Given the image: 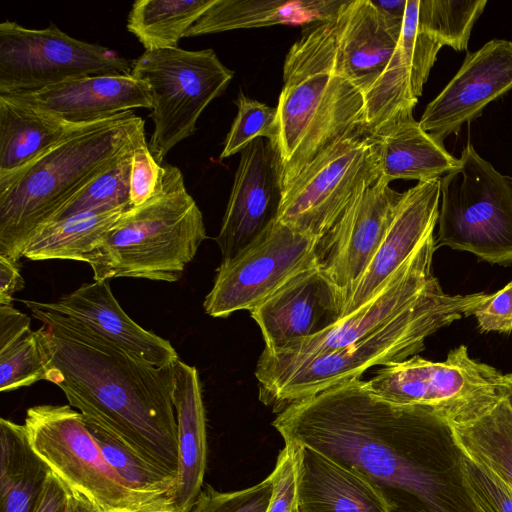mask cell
I'll list each match as a JSON object with an SVG mask.
<instances>
[{
    "label": "cell",
    "mask_w": 512,
    "mask_h": 512,
    "mask_svg": "<svg viewBox=\"0 0 512 512\" xmlns=\"http://www.w3.org/2000/svg\"><path fill=\"white\" fill-rule=\"evenodd\" d=\"M272 425L285 443L308 446L363 477L388 512H479L465 454L451 424L352 380L296 401Z\"/></svg>",
    "instance_id": "6da1fadb"
},
{
    "label": "cell",
    "mask_w": 512,
    "mask_h": 512,
    "mask_svg": "<svg viewBox=\"0 0 512 512\" xmlns=\"http://www.w3.org/2000/svg\"><path fill=\"white\" fill-rule=\"evenodd\" d=\"M42 322L36 331L44 380L71 407L129 448L177 476L172 367H156L85 324L22 300Z\"/></svg>",
    "instance_id": "7a4b0ae2"
},
{
    "label": "cell",
    "mask_w": 512,
    "mask_h": 512,
    "mask_svg": "<svg viewBox=\"0 0 512 512\" xmlns=\"http://www.w3.org/2000/svg\"><path fill=\"white\" fill-rule=\"evenodd\" d=\"M273 144L283 191L320 153L363 129L364 99L336 65L334 18L304 28L283 66Z\"/></svg>",
    "instance_id": "3957f363"
},
{
    "label": "cell",
    "mask_w": 512,
    "mask_h": 512,
    "mask_svg": "<svg viewBox=\"0 0 512 512\" xmlns=\"http://www.w3.org/2000/svg\"><path fill=\"white\" fill-rule=\"evenodd\" d=\"M487 295H450L439 284L410 308L351 345L285 360L260 356L255 370L259 399L279 413L296 401L358 380L371 367L417 355L425 349L428 336L473 315Z\"/></svg>",
    "instance_id": "277c9868"
},
{
    "label": "cell",
    "mask_w": 512,
    "mask_h": 512,
    "mask_svg": "<svg viewBox=\"0 0 512 512\" xmlns=\"http://www.w3.org/2000/svg\"><path fill=\"white\" fill-rule=\"evenodd\" d=\"M143 140L144 120L127 111L74 126L29 164L0 178V255L18 262L32 235L62 204Z\"/></svg>",
    "instance_id": "5b68a950"
},
{
    "label": "cell",
    "mask_w": 512,
    "mask_h": 512,
    "mask_svg": "<svg viewBox=\"0 0 512 512\" xmlns=\"http://www.w3.org/2000/svg\"><path fill=\"white\" fill-rule=\"evenodd\" d=\"M206 237L202 212L182 172L166 164L155 195L127 209L86 263L94 281L126 277L175 282Z\"/></svg>",
    "instance_id": "8992f818"
},
{
    "label": "cell",
    "mask_w": 512,
    "mask_h": 512,
    "mask_svg": "<svg viewBox=\"0 0 512 512\" xmlns=\"http://www.w3.org/2000/svg\"><path fill=\"white\" fill-rule=\"evenodd\" d=\"M436 248L466 251L490 264L512 263V178L468 143L440 178Z\"/></svg>",
    "instance_id": "52a82bcc"
},
{
    "label": "cell",
    "mask_w": 512,
    "mask_h": 512,
    "mask_svg": "<svg viewBox=\"0 0 512 512\" xmlns=\"http://www.w3.org/2000/svg\"><path fill=\"white\" fill-rule=\"evenodd\" d=\"M366 383L387 401L424 407L450 424L480 416L503 399L509 387L506 374L472 359L465 345L451 349L442 362L414 355L383 366Z\"/></svg>",
    "instance_id": "ba28073f"
},
{
    "label": "cell",
    "mask_w": 512,
    "mask_h": 512,
    "mask_svg": "<svg viewBox=\"0 0 512 512\" xmlns=\"http://www.w3.org/2000/svg\"><path fill=\"white\" fill-rule=\"evenodd\" d=\"M31 446L51 471L100 512H171L131 490L105 459L85 417L68 405L27 409Z\"/></svg>",
    "instance_id": "9c48e42d"
},
{
    "label": "cell",
    "mask_w": 512,
    "mask_h": 512,
    "mask_svg": "<svg viewBox=\"0 0 512 512\" xmlns=\"http://www.w3.org/2000/svg\"><path fill=\"white\" fill-rule=\"evenodd\" d=\"M131 76L150 90L154 130L149 148L160 164L174 146L195 133L200 115L224 92L234 72L213 49L177 46L145 50L133 61Z\"/></svg>",
    "instance_id": "30bf717a"
},
{
    "label": "cell",
    "mask_w": 512,
    "mask_h": 512,
    "mask_svg": "<svg viewBox=\"0 0 512 512\" xmlns=\"http://www.w3.org/2000/svg\"><path fill=\"white\" fill-rule=\"evenodd\" d=\"M379 178L377 140L358 129L320 153L283 191L277 220L320 240Z\"/></svg>",
    "instance_id": "8fae6325"
},
{
    "label": "cell",
    "mask_w": 512,
    "mask_h": 512,
    "mask_svg": "<svg viewBox=\"0 0 512 512\" xmlns=\"http://www.w3.org/2000/svg\"><path fill=\"white\" fill-rule=\"evenodd\" d=\"M133 61L72 38L56 25L29 29L0 23V95L35 92L95 75H131Z\"/></svg>",
    "instance_id": "7c38bea8"
},
{
    "label": "cell",
    "mask_w": 512,
    "mask_h": 512,
    "mask_svg": "<svg viewBox=\"0 0 512 512\" xmlns=\"http://www.w3.org/2000/svg\"><path fill=\"white\" fill-rule=\"evenodd\" d=\"M319 240L277 219L236 256L222 260L205 312L225 318L261 304L301 271L318 265Z\"/></svg>",
    "instance_id": "4fadbf2b"
},
{
    "label": "cell",
    "mask_w": 512,
    "mask_h": 512,
    "mask_svg": "<svg viewBox=\"0 0 512 512\" xmlns=\"http://www.w3.org/2000/svg\"><path fill=\"white\" fill-rule=\"evenodd\" d=\"M402 195L378 179L319 240L318 267L342 291L345 306L384 239Z\"/></svg>",
    "instance_id": "5bb4252c"
},
{
    "label": "cell",
    "mask_w": 512,
    "mask_h": 512,
    "mask_svg": "<svg viewBox=\"0 0 512 512\" xmlns=\"http://www.w3.org/2000/svg\"><path fill=\"white\" fill-rule=\"evenodd\" d=\"M283 196L282 172L276 146L258 138L240 152V162L215 238L222 260L251 244L278 217Z\"/></svg>",
    "instance_id": "9a60e30c"
},
{
    "label": "cell",
    "mask_w": 512,
    "mask_h": 512,
    "mask_svg": "<svg viewBox=\"0 0 512 512\" xmlns=\"http://www.w3.org/2000/svg\"><path fill=\"white\" fill-rule=\"evenodd\" d=\"M511 89L512 41L492 39L467 52L453 78L426 106L420 126L443 143Z\"/></svg>",
    "instance_id": "2e32d148"
},
{
    "label": "cell",
    "mask_w": 512,
    "mask_h": 512,
    "mask_svg": "<svg viewBox=\"0 0 512 512\" xmlns=\"http://www.w3.org/2000/svg\"><path fill=\"white\" fill-rule=\"evenodd\" d=\"M342 291L315 265L291 278L250 315L258 324L265 349L317 335L343 318Z\"/></svg>",
    "instance_id": "e0dca14e"
},
{
    "label": "cell",
    "mask_w": 512,
    "mask_h": 512,
    "mask_svg": "<svg viewBox=\"0 0 512 512\" xmlns=\"http://www.w3.org/2000/svg\"><path fill=\"white\" fill-rule=\"evenodd\" d=\"M418 3L419 0H407L397 46L379 79L363 96V130L369 135L399 118L413 115L437 54L443 47L419 29Z\"/></svg>",
    "instance_id": "ac0fdd59"
},
{
    "label": "cell",
    "mask_w": 512,
    "mask_h": 512,
    "mask_svg": "<svg viewBox=\"0 0 512 512\" xmlns=\"http://www.w3.org/2000/svg\"><path fill=\"white\" fill-rule=\"evenodd\" d=\"M440 204V179L418 182L403 192L393 220L363 273L343 317L373 299L424 239L434 232Z\"/></svg>",
    "instance_id": "d6986e66"
},
{
    "label": "cell",
    "mask_w": 512,
    "mask_h": 512,
    "mask_svg": "<svg viewBox=\"0 0 512 512\" xmlns=\"http://www.w3.org/2000/svg\"><path fill=\"white\" fill-rule=\"evenodd\" d=\"M338 72L364 96L385 70L399 41L403 19L371 0H348L335 17Z\"/></svg>",
    "instance_id": "ffe728a7"
},
{
    "label": "cell",
    "mask_w": 512,
    "mask_h": 512,
    "mask_svg": "<svg viewBox=\"0 0 512 512\" xmlns=\"http://www.w3.org/2000/svg\"><path fill=\"white\" fill-rule=\"evenodd\" d=\"M70 125L98 122L135 108H152L147 83L131 75H95L45 89L6 95Z\"/></svg>",
    "instance_id": "44dd1931"
},
{
    "label": "cell",
    "mask_w": 512,
    "mask_h": 512,
    "mask_svg": "<svg viewBox=\"0 0 512 512\" xmlns=\"http://www.w3.org/2000/svg\"><path fill=\"white\" fill-rule=\"evenodd\" d=\"M36 304L85 324L156 367H171L179 360L168 340L145 330L124 312L111 291L109 280L84 283L55 302Z\"/></svg>",
    "instance_id": "7402d4cb"
},
{
    "label": "cell",
    "mask_w": 512,
    "mask_h": 512,
    "mask_svg": "<svg viewBox=\"0 0 512 512\" xmlns=\"http://www.w3.org/2000/svg\"><path fill=\"white\" fill-rule=\"evenodd\" d=\"M172 370L178 440V470L172 500L174 512H189L203 489L207 463L206 415L196 367L179 359Z\"/></svg>",
    "instance_id": "603a6c76"
},
{
    "label": "cell",
    "mask_w": 512,
    "mask_h": 512,
    "mask_svg": "<svg viewBox=\"0 0 512 512\" xmlns=\"http://www.w3.org/2000/svg\"><path fill=\"white\" fill-rule=\"evenodd\" d=\"M292 445L299 512H388L363 477L308 446Z\"/></svg>",
    "instance_id": "cb8c5ba5"
},
{
    "label": "cell",
    "mask_w": 512,
    "mask_h": 512,
    "mask_svg": "<svg viewBox=\"0 0 512 512\" xmlns=\"http://www.w3.org/2000/svg\"><path fill=\"white\" fill-rule=\"evenodd\" d=\"M371 136L377 140L379 179L388 184L396 179H440L459 164V158L424 131L413 115L399 118Z\"/></svg>",
    "instance_id": "d4e9b609"
},
{
    "label": "cell",
    "mask_w": 512,
    "mask_h": 512,
    "mask_svg": "<svg viewBox=\"0 0 512 512\" xmlns=\"http://www.w3.org/2000/svg\"><path fill=\"white\" fill-rule=\"evenodd\" d=\"M343 2L341 0H216L186 31L184 37L279 24L308 26L333 19Z\"/></svg>",
    "instance_id": "484cf974"
},
{
    "label": "cell",
    "mask_w": 512,
    "mask_h": 512,
    "mask_svg": "<svg viewBox=\"0 0 512 512\" xmlns=\"http://www.w3.org/2000/svg\"><path fill=\"white\" fill-rule=\"evenodd\" d=\"M51 469L30 444L26 428L0 419V512H35Z\"/></svg>",
    "instance_id": "4316f807"
},
{
    "label": "cell",
    "mask_w": 512,
    "mask_h": 512,
    "mask_svg": "<svg viewBox=\"0 0 512 512\" xmlns=\"http://www.w3.org/2000/svg\"><path fill=\"white\" fill-rule=\"evenodd\" d=\"M73 127L53 115L0 95V178L29 164Z\"/></svg>",
    "instance_id": "83f0119b"
},
{
    "label": "cell",
    "mask_w": 512,
    "mask_h": 512,
    "mask_svg": "<svg viewBox=\"0 0 512 512\" xmlns=\"http://www.w3.org/2000/svg\"><path fill=\"white\" fill-rule=\"evenodd\" d=\"M130 207L77 214L40 227L29 239L22 257L32 261L86 262L106 233Z\"/></svg>",
    "instance_id": "f1b7e54d"
},
{
    "label": "cell",
    "mask_w": 512,
    "mask_h": 512,
    "mask_svg": "<svg viewBox=\"0 0 512 512\" xmlns=\"http://www.w3.org/2000/svg\"><path fill=\"white\" fill-rule=\"evenodd\" d=\"M451 426L464 454L512 489V407L506 396L475 419Z\"/></svg>",
    "instance_id": "f546056e"
},
{
    "label": "cell",
    "mask_w": 512,
    "mask_h": 512,
    "mask_svg": "<svg viewBox=\"0 0 512 512\" xmlns=\"http://www.w3.org/2000/svg\"><path fill=\"white\" fill-rule=\"evenodd\" d=\"M216 0H137L127 29L145 50L177 47L186 31Z\"/></svg>",
    "instance_id": "4dcf8cb0"
},
{
    "label": "cell",
    "mask_w": 512,
    "mask_h": 512,
    "mask_svg": "<svg viewBox=\"0 0 512 512\" xmlns=\"http://www.w3.org/2000/svg\"><path fill=\"white\" fill-rule=\"evenodd\" d=\"M86 422L105 459L124 483L134 492L174 512L172 497L176 475L144 458L100 426L87 419Z\"/></svg>",
    "instance_id": "1f68e13d"
},
{
    "label": "cell",
    "mask_w": 512,
    "mask_h": 512,
    "mask_svg": "<svg viewBox=\"0 0 512 512\" xmlns=\"http://www.w3.org/2000/svg\"><path fill=\"white\" fill-rule=\"evenodd\" d=\"M140 143L126 150L106 169L81 187L53 213L44 225L77 214L130 207L132 156Z\"/></svg>",
    "instance_id": "d6a6232c"
},
{
    "label": "cell",
    "mask_w": 512,
    "mask_h": 512,
    "mask_svg": "<svg viewBox=\"0 0 512 512\" xmlns=\"http://www.w3.org/2000/svg\"><path fill=\"white\" fill-rule=\"evenodd\" d=\"M486 5V0H419L417 24L442 46L467 51L472 28Z\"/></svg>",
    "instance_id": "836d02e7"
},
{
    "label": "cell",
    "mask_w": 512,
    "mask_h": 512,
    "mask_svg": "<svg viewBox=\"0 0 512 512\" xmlns=\"http://www.w3.org/2000/svg\"><path fill=\"white\" fill-rule=\"evenodd\" d=\"M237 115L226 136L220 159L241 152L258 138L275 141L277 129V107L268 106L242 92L236 100Z\"/></svg>",
    "instance_id": "e575fe53"
},
{
    "label": "cell",
    "mask_w": 512,
    "mask_h": 512,
    "mask_svg": "<svg viewBox=\"0 0 512 512\" xmlns=\"http://www.w3.org/2000/svg\"><path fill=\"white\" fill-rule=\"evenodd\" d=\"M45 366L36 331L0 348V390L10 392L44 380Z\"/></svg>",
    "instance_id": "d590c367"
},
{
    "label": "cell",
    "mask_w": 512,
    "mask_h": 512,
    "mask_svg": "<svg viewBox=\"0 0 512 512\" xmlns=\"http://www.w3.org/2000/svg\"><path fill=\"white\" fill-rule=\"evenodd\" d=\"M273 492V476L258 484L231 492L206 485L189 512H267Z\"/></svg>",
    "instance_id": "8d00e7d4"
},
{
    "label": "cell",
    "mask_w": 512,
    "mask_h": 512,
    "mask_svg": "<svg viewBox=\"0 0 512 512\" xmlns=\"http://www.w3.org/2000/svg\"><path fill=\"white\" fill-rule=\"evenodd\" d=\"M465 479L479 512H512V489L488 468L465 455Z\"/></svg>",
    "instance_id": "74e56055"
},
{
    "label": "cell",
    "mask_w": 512,
    "mask_h": 512,
    "mask_svg": "<svg viewBox=\"0 0 512 512\" xmlns=\"http://www.w3.org/2000/svg\"><path fill=\"white\" fill-rule=\"evenodd\" d=\"M163 166L152 155L146 140L134 150L130 174V207L151 199L161 184Z\"/></svg>",
    "instance_id": "f35d334b"
},
{
    "label": "cell",
    "mask_w": 512,
    "mask_h": 512,
    "mask_svg": "<svg viewBox=\"0 0 512 512\" xmlns=\"http://www.w3.org/2000/svg\"><path fill=\"white\" fill-rule=\"evenodd\" d=\"M271 474L273 492L267 512H299L294 445L285 444Z\"/></svg>",
    "instance_id": "ab89813d"
},
{
    "label": "cell",
    "mask_w": 512,
    "mask_h": 512,
    "mask_svg": "<svg viewBox=\"0 0 512 512\" xmlns=\"http://www.w3.org/2000/svg\"><path fill=\"white\" fill-rule=\"evenodd\" d=\"M473 315L482 332H512V281L497 292L488 294Z\"/></svg>",
    "instance_id": "60d3db41"
},
{
    "label": "cell",
    "mask_w": 512,
    "mask_h": 512,
    "mask_svg": "<svg viewBox=\"0 0 512 512\" xmlns=\"http://www.w3.org/2000/svg\"><path fill=\"white\" fill-rule=\"evenodd\" d=\"M71 488L51 471L35 512H68Z\"/></svg>",
    "instance_id": "b9f144b4"
},
{
    "label": "cell",
    "mask_w": 512,
    "mask_h": 512,
    "mask_svg": "<svg viewBox=\"0 0 512 512\" xmlns=\"http://www.w3.org/2000/svg\"><path fill=\"white\" fill-rule=\"evenodd\" d=\"M30 317L12 307L0 305V348L30 331Z\"/></svg>",
    "instance_id": "7bdbcfd3"
},
{
    "label": "cell",
    "mask_w": 512,
    "mask_h": 512,
    "mask_svg": "<svg viewBox=\"0 0 512 512\" xmlns=\"http://www.w3.org/2000/svg\"><path fill=\"white\" fill-rule=\"evenodd\" d=\"M24 284L18 262L0 255V305H11L13 295Z\"/></svg>",
    "instance_id": "ee69618b"
},
{
    "label": "cell",
    "mask_w": 512,
    "mask_h": 512,
    "mask_svg": "<svg viewBox=\"0 0 512 512\" xmlns=\"http://www.w3.org/2000/svg\"><path fill=\"white\" fill-rule=\"evenodd\" d=\"M371 1L376 7H378L383 12H385L395 18L404 19L407 0H392V1L371 0Z\"/></svg>",
    "instance_id": "f6af8a7d"
},
{
    "label": "cell",
    "mask_w": 512,
    "mask_h": 512,
    "mask_svg": "<svg viewBox=\"0 0 512 512\" xmlns=\"http://www.w3.org/2000/svg\"><path fill=\"white\" fill-rule=\"evenodd\" d=\"M68 512H100L86 497L71 488Z\"/></svg>",
    "instance_id": "bcb514c9"
},
{
    "label": "cell",
    "mask_w": 512,
    "mask_h": 512,
    "mask_svg": "<svg viewBox=\"0 0 512 512\" xmlns=\"http://www.w3.org/2000/svg\"><path fill=\"white\" fill-rule=\"evenodd\" d=\"M506 376L509 381V387H508V391L506 394V398H507L510 406L512 407V373L506 374Z\"/></svg>",
    "instance_id": "7dc6e473"
}]
</instances>
